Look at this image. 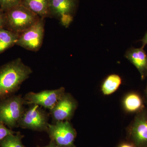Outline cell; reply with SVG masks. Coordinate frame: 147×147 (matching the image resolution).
I'll return each mask as SVG.
<instances>
[{
	"label": "cell",
	"instance_id": "obj_1",
	"mask_svg": "<svg viewBox=\"0 0 147 147\" xmlns=\"http://www.w3.org/2000/svg\"><path fill=\"white\" fill-rule=\"evenodd\" d=\"M32 72L20 58L0 66V100L15 94Z\"/></svg>",
	"mask_w": 147,
	"mask_h": 147
},
{
	"label": "cell",
	"instance_id": "obj_2",
	"mask_svg": "<svg viewBox=\"0 0 147 147\" xmlns=\"http://www.w3.org/2000/svg\"><path fill=\"white\" fill-rule=\"evenodd\" d=\"M5 12V24L4 28L18 34L34 25L40 18L21 4Z\"/></svg>",
	"mask_w": 147,
	"mask_h": 147
},
{
	"label": "cell",
	"instance_id": "obj_3",
	"mask_svg": "<svg viewBox=\"0 0 147 147\" xmlns=\"http://www.w3.org/2000/svg\"><path fill=\"white\" fill-rule=\"evenodd\" d=\"M26 105L21 95H13L0 100V122L9 128L18 127Z\"/></svg>",
	"mask_w": 147,
	"mask_h": 147
},
{
	"label": "cell",
	"instance_id": "obj_4",
	"mask_svg": "<svg viewBox=\"0 0 147 147\" xmlns=\"http://www.w3.org/2000/svg\"><path fill=\"white\" fill-rule=\"evenodd\" d=\"M26 108L18 122V127L33 131H46L48 129L50 113L37 105H30Z\"/></svg>",
	"mask_w": 147,
	"mask_h": 147
},
{
	"label": "cell",
	"instance_id": "obj_5",
	"mask_svg": "<svg viewBox=\"0 0 147 147\" xmlns=\"http://www.w3.org/2000/svg\"><path fill=\"white\" fill-rule=\"evenodd\" d=\"M50 141L59 147H76L77 132L69 121L57 122L48 125L47 131Z\"/></svg>",
	"mask_w": 147,
	"mask_h": 147
},
{
	"label": "cell",
	"instance_id": "obj_6",
	"mask_svg": "<svg viewBox=\"0 0 147 147\" xmlns=\"http://www.w3.org/2000/svg\"><path fill=\"white\" fill-rule=\"evenodd\" d=\"M126 139L135 147H147V108L136 114L127 128Z\"/></svg>",
	"mask_w": 147,
	"mask_h": 147
},
{
	"label": "cell",
	"instance_id": "obj_7",
	"mask_svg": "<svg viewBox=\"0 0 147 147\" xmlns=\"http://www.w3.org/2000/svg\"><path fill=\"white\" fill-rule=\"evenodd\" d=\"M45 33V19L36 23L19 35L16 45L30 51L37 52L42 46Z\"/></svg>",
	"mask_w": 147,
	"mask_h": 147
},
{
	"label": "cell",
	"instance_id": "obj_8",
	"mask_svg": "<svg viewBox=\"0 0 147 147\" xmlns=\"http://www.w3.org/2000/svg\"><path fill=\"white\" fill-rule=\"evenodd\" d=\"M65 92V88L61 87L57 89L45 90L38 93L30 92L25 95L24 98L26 105H38L50 110Z\"/></svg>",
	"mask_w": 147,
	"mask_h": 147
},
{
	"label": "cell",
	"instance_id": "obj_9",
	"mask_svg": "<svg viewBox=\"0 0 147 147\" xmlns=\"http://www.w3.org/2000/svg\"><path fill=\"white\" fill-rule=\"evenodd\" d=\"M78 106L77 100L71 94L65 92L54 108L50 110V115L53 123L63 121H70Z\"/></svg>",
	"mask_w": 147,
	"mask_h": 147
},
{
	"label": "cell",
	"instance_id": "obj_10",
	"mask_svg": "<svg viewBox=\"0 0 147 147\" xmlns=\"http://www.w3.org/2000/svg\"><path fill=\"white\" fill-rule=\"evenodd\" d=\"M76 0H50V17L57 18L63 26L68 27L73 20Z\"/></svg>",
	"mask_w": 147,
	"mask_h": 147
},
{
	"label": "cell",
	"instance_id": "obj_11",
	"mask_svg": "<svg viewBox=\"0 0 147 147\" xmlns=\"http://www.w3.org/2000/svg\"><path fill=\"white\" fill-rule=\"evenodd\" d=\"M125 57L137 68L144 80L147 76V55L144 48H129L125 55Z\"/></svg>",
	"mask_w": 147,
	"mask_h": 147
},
{
	"label": "cell",
	"instance_id": "obj_12",
	"mask_svg": "<svg viewBox=\"0 0 147 147\" xmlns=\"http://www.w3.org/2000/svg\"><path fill=\"white\" fill-rule=\"evenodd\" d=\"M122 104L124 110L127 113L137 114L145 108L143 98L136 92H131L125 95Z\"/></svg>",
	"mask_w": 147,
	"mask_h": 147
},
{
	"label": "cell",
	"instance_id": "obj_13",
	"mask_svg": "<svg viewBox=\"0 0 147 147\" xmlns=\"http://www.w3.org/2000/svg\"><path fill=\"white\" fill-rule=\"evenodd\" d=\"M50 0H22L21 5L30 10L40 18L50 17Z\"/></svg>",
	"mask_w": 147,
	"mask_h": 147
},
{
	"label": "cell",
	"instance_id": "obj_14",
	"mask_svg": "<svg viewBox=\"0 0 147 147\" xmlns=\"http://www.w3.org/2000/svg\"><path fill=\"white\" fill-rule=\"evenodd\" d=\"M19 35L4 28L0 29V54L16 45Z\"/></svg>",
	"mask_w": 147,
	"mask_h": 147
},
{
	"label": "cell",
	"instance_id": "obj_15",
	"mask_svg": "<svg viewBox=\"0 0 147 147\" xmlns=\"http://www.w3.org/2000/svg\"><path fill=\"white\" fill-rule=\"evenodd\" d=\"M122 79L118 74H112L106 77L101 86V91L104 95H110L115 92L121 86Z\"/></svg>",
	"mask_w": 147,
	"mask_h": 147
},
{
	"label": "cell",
	"instance_id": "obj_16",
	"mask_svg": "<svg viewBox=\"0 0 147 147\" xmlns=\"http://www.w3.org/2000/svg\"><path fill=\"white\" fill-rule=\"evenodd\" d=\"M24 137L19 131L9 134L0 142V147H24L22 143Z\"/></svg>",
	"mask_w": 147,
	"mask_h": 147
},
{
	"label": "cell",
	"instance_id": "obj_17",
	"mask_svg": "<svg viewBox=\"0 0 147 147\" xmlns=\"http://www.w3.org/2000/svg\"><path fill=\"white\" fill-rule=\"evenodd\" d=\"M22 0H0V8L4 11L21 4Z\"/></svg>",
	"mask_w": 147,
	"mask_h": 147
},
{
	"label": "cell",
	"instance_id": "obj_18",
	"mask_svg": "<svg viewBox=\"0 0 147 147\" xmlns=\"http://www.w3.org/2000/svg\"><path fill=\"white\" fill-rule=\"evenodd\" d=\"M16 132L7 128L5 125L0 122V142L8 135L15 134Z\"/></svg>",
	"mask_w": 147,
	"mask_h": 147
},
{
	"label": "cell",
	"instance_id": "obj_19",
	"mask_svg": "<svg viewBox=\"0 0 147 147\" xmlns=\"http://www.w3.org/2000/svg\"><path fill=\"white\" fill-rule=\"evenodd\" d=\"M5 24V12L0 8V29L4 28Z\"/></svg>",
	"mask_w": 147,
	"mask_h": 147
},
{
	"label": "cell",
	"instance_id": "obj_20",
	"mask_svg": "<svg viewBox=\"0 0 147 147\" xmlns=\"http://www.w3.org/2000/svg\"><path fill=\"white\" fill-rule=\"evenodd\" d=\"M118 147H135L134 145L130 142L127 141L126 142H123L120 144Z\"/></svg>",
	"mask_w": 147,
	"mask_h": 147
},
{
	"label": "cell",
	"instance_id": "obj_21",
	"mask_svg": "<svg viewBox=\"0 0 147 147\" xmlns=\"http://www.w3.org/2000/svg\"><path fill=\"white\" fill-rule=\"evenodd\" d=\"M141 41H142V47L144 48L145 46L147 44V32L145 34L144 37L142 38V40H141Z\"/></svg>",
	"mask_w": 147,
	"mask_h": 147
},
{
	"label": "cell",
	"instance_id": "obj_22",
	"mask_svg": "<svg viewBox=\"0 0 147 147\" xmlns=\"http://www.w3.org/2000/svg\"><path fill=\"white\" fill-rule=\"evenodd\" d=\"M38 147H59L57 145L55 144L54 142L50 141V143L47 146H38Z\"/></svg>",
	"mask_w": 147,
	"mask_h": 147
},
{
	"label": "cell",
	"instance_id": "obj_23",
	"mask_svg": "<svg viewBox=\"0 0 147 147\" xmlns=\"http://www.w3.org/2000/svg\"><path fill=\"white\" fill-rule=\"evenodd\" d=\"M145 100L147 104V85L145 91Z\"/></svg>",
	"mask_w": 147,
	"mask_h": 147
},
{
	"label": "cell",
	"instance_id": "obj_24",
	"mask_svg": "<svg viewBox=\"0 0 147 147\" xmlns=\"http://www.w3.org/2000/svg\"><path fill=\"white\" fill-rule=\"evenodd\" d=\"M26 147L25 146V147Z\"/></svg>",
	"mask_w": 147,
	"mask_h": 147
}]
</instances>
